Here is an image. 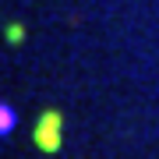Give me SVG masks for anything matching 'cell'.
<instances>
[{
  "mask_svg": "<svg viewBox=\"0 0 159 159\" xmlns=\"http://www.w3.org/2000/svg\"><path fill=\"white\" fill-rule=\"evenodd\" d=\"M35 145L43 148V152H57L60 148V138H64V117L57 110H43L39 120H35Z\"/></svg>",
  "mask_w": 159,
  "mask_h": 159,
  "instance_id": "1",
  "label": "cell"
},
{
  "mask_svg": "<svg viewBox=\"0 0 159 159\" xmlns=\"http://www.w3.org/2000/svg\"><path fill=\"white\" fill-rule=\"evenodd\" d=\"M4 35H7V43H11V46H21L25 43V29H21V25H7V29H4Z\"/></svg>",
  "mask_w": 159,
  "mask_h": 159,
  "instance_id": "2",
  "label": "cell"
},
{
  "mask_svg": "<svg viewBox=\"0 0 159 159\" xmlns=\"http://www.w3.org/2000/svg\"><path fill=\"white\" fill-rule=\"evenodd\" d=\"M11 127H14V113H11V106H0V131L7 134Z\"/></svg>",
  "mask_w": 159,
  "mask_h": 159,
  "instance_id": "3",
  "label": "cell"
}]
</instances>
